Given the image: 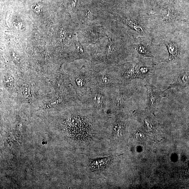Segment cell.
Wrapping results in <instances>:
<instances>
[{"instance_id":"obj_1","label":"cell","mask_w":189,"mask_h":189,"mask_svg":"<svg viewBox=\"0 0 189 189\" xmlns=\"http://www.w3.org/2000/svg\"><path fill=\"white\" fill-rule=\"evenodd\" d=\"M18 72L13 91L2 104L43 108L54 95L50 80L40 73Z\"/></svg>"},{"instance_id":"obj_2","label":"cell","mask_w":189,"mask_h":189,"mask_svg":"<svg viewBox=\"0 0 189 189\" xmlns=\"http://www.w3.org/2000/svg\"><path fill=\"white\" fill-rule=\"evenodd\" d=\"M63 71L68 75L80 101L95 86L93 65L91 60H84L83 63L78 68Z\"/></svg>"},{"instance_id":"obj_3","label":"cell","mask_w":189,"mask_h":189,"mask_svg":"<svg viewBox=\"0 0 189 189\" xmlns=\"http://www.w3.org/2000/svg\"><path fill=\"white\" fill-rule=\"evenodd\" d=\"M86 115L83 114L71 115L63 121L66 131L73 138L85 141L92 136L93 131V121Z\"/></svg>"},{"instance_id":"obj_4","label":"cell","mask_w":189,"mask_h":189,"mask_svg":"<svg viewBox=\"0 0 189 189\" xmlns=\"http://www.w3.org/2000/svg\"><path fill=\"white\" fill-rule=\"evenodd\" d=\"M92 62L95 86L109 91L123 83L114 66L107 67Z\"/></svg>"},{"instance_id":"obj_5","label":"cell","mask_w":189,"mask_h":189,"mask_svg":"<svg viewBox=\"0 0 189 189\" xmlns=\"http://www.w3.org/2000/svg\"><path fill=\"white\" fill-rule=\"evenodd\" d=\"M81 102L101 113L111 111L109 91L96 86L90 90Z\"/></svg>"},{"instance_id":"obj_6","label":"cell","mask_w":189,"mask_h":189,"mask_svg":"<svg viewBox=\"0 0 189 189\" xmlns=\"http://www.w3.org/2000/svg\"><path fill=\"white\" fill-rule=\"evenodd\" d=\"M147 91L148 107L155 108L163 97L165 96V93L157 88L149 84L145 86Z\"/></svg>"},{"instance_id":"obj_7","label":"cell","mask_w":189,"mask_h":189,"mask_svg":"<svg viewBox=\"0 0 189 189\" xmlns=\"http://www.w3.org/2000/svg\"><path fill=\"white\" fill-rule=\"evenodd\" d=\"M111 159V157L91 159L89 161V166L91 170L94 171L103 170L109 165Z\"/></svg>"},{"instance_id":"obj_8","label":"cell","mask_w":189,"mask_h":189,"mask_svg":"<svg viewBox=\"0 0 189 189\" xmlns=\"http://www.w3.org/2000/svg\"><path fill=\"white\" fill-rule=\"evenodd\" d=\"M124 124L120 119L116 118L113 123V134L116 136H120L123 130Z\"/></svg>"},{"instance_id":"obj_9","label":"cell","mask_w":189,"mask_h":189,"mask_svg":"<svg viewBox=\"0 0 189 189\" xmlns=\"http://www.w3.org/2000/svg\"><path fill=\"white\" fill-rule=\"evenodd\" d=\"M166 45L169 53V60H172L177 58L178 53L177 46L175 44L170 43H166Z\"/></svg>"},{"instance_id":"obj_10","label":"cell","mask_w":189,"mask_h":189,"mask_svg":"<svg viewBox=\"0 0 189 189\" xmlns=\"http://www.w3.org/2000/svg\"><path fill=\"white\" fill-rule=\"evenodd\" d=\"M174 17L173 12L170 9H168L165 11L163 14V19L165 22H168L173 19Z\"/></svg>"},{"instance_id":"obj_11","label":"cell","mask_w":189,"mask_h":189,"mask_svg":"<svg viewBox=\"0 0 189 189\" xmlns=\"http://www.w3.org/2000/svg\"><path fill=\"white\" fill-rule=\"evenodd\" d=\"M126 23L128 26L131 27L132 29L137 31L139 32L142 33L143 32V31L140 26L137 24L135 21H133L132 20H126Z\"/></svg>"},{"instance_id":"obj_12","label":"cell","mask_w":189,"mask_h":189,"mask_svg":"<svg viewBox=\"0 0 189 189\" xmlns=\"http://www.w3.org/2000/svg\"><path fill=\"white\" fill-rule=\"evenodd\" d=\"M11 56L13 61L18 65H21L22 61L21 57L15 52H12L11 53Z\"/></svg>"},{"instance_id":"obj_13","label":"cell","mask_w":189,"mask_h":189,"mask_svg":"<svg viewBox=\"0 0 189 189\" xmlns=\"http://www.w3.org/2000/svg\"><path fill=\"white\" fill-rule=\"evenodd\" d=\"M14 26L18 30L23 31L24 29L23 24L21 21H16L14 23Z\"/></svg>"},{"instance_id":"obj_14","label":"cell","mask_w":189,"mask_h":189,"mask_svg":"<svg viewBox=\"0 0 189 189\" xmlns=\"http://www.w3.org/2000/svg\"><path fill=\"white\" fill-rule=\"evenodd\" d=\"M34 11L36 14H38L41 13L42 10V7L41 5L40 4L35 5L33 6Z\"/></svg>"},{"instance_id":"obj_15","label":"cell","mask_w":189,"mask_h":189,"mask_svg":"<svg viewBox=\"0 0 189 189\" xmlns=\"http://www.w3.org/2000/svg\"><path fill=\"white\" fill-rule=\"evenodd\" d=\"M138 51L141 54H144L145 52V48L142 46H139L138 47Z\"/></svg>"},{"instance_id":"obj_16","label":"cell","mask_w":189,"mask_h":189,"mask_svg":"<svg viewBox=\"0 0 189 189\" xmlns=\"http://www.w3.org/2000/svg\"><path fill=\"white\" fill-rule=\"evenodd\" d=\"M77 0H72L71 1V5L72 8H74L76 7Z\"/></svg>"}]
</instances>
